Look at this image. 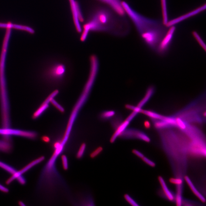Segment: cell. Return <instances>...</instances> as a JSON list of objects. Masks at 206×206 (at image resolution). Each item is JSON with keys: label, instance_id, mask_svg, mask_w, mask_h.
Masks as SVG:
<instances>
[{"label": "cell", "instance_id": "6da1fadb", "mask_svg": "<svg viewBox=\"0 0 206 206\" xmlns=\"http://www.w3.org/2000/svg\"><path fill=\"white\" fill-rule=\"evenodd\" d=\"M124 18L107 6L95 7L84 22L80 40L86 41L91 32L109 33L119 36L126 35L129 28Z\"/></svg>", "mask_w": 206, "mask_h": 206}, {"label": "cell", "instance_id": "7a4b0ae2", "mask_svg": "<svg viewBox=\"0 0 206 206\" xmlns=\"http://www.w3.org/2000/svg\"><path fill=\"white\" fill-rule=\"evenodd\" d=\"M10 36L6 35L2 44L0 57V100L2 119L10 118L9 102L5 77V64L6 56Z\"/></svg>", "mask_w": 206, "mask_h": 206}, {"label": "cell", "instance_id": "3957f363", "mask_svg": "<svg viewBox=\"0 0 206 206\" xmlns=\"http://www.w3.org/2000/svg\"><path fill=\"white\" fill-rule=\"evenodd\" d=\"M122 4L126 14L134 23L140 35L152 28L163 24L161 21L150 19L142 15L125 1H122Z\"/></svg>", "mask_w": 206, "mask_h": 206}, {"label": "cell", "instance_id": "277c9868", "mask_svg": "<svg viewBox=\"0 0 206 206\" xmlns=\"http://www.w3.org/2000/svg\"><path fill=\"white\" fill-rule=\"evenodd\" d=\"M167 27L164 24L154 27L140 34L144 43L150 49L156 50V48L166 34Z\"/></svg>", "mask_w": 206, "mask_h": 206}, {"label": "cell", "instance_id": "5b68a950", "mask_svg": "<svg viewBox=\"0 0 206 206\" xmlns=\"http://www.w3.org/2000/svg\"><path fill=\"white\" fill-rule=\"evenodd\" d=\"M72 13L74 25L78 33L81 34L82 31L81 23L85 21L81 6L77 0H69Z\"/></svg>", "mask_w": 206, "mask_h": 206}, {"label": "cell", "instance_id": "8992f818", "mask_svg": "<svg viewBox=\"0 0 206 206\" xmlns=\"http://www.w3.org/2000/svg\"><path fill=\"white\" fill-rule=\"evenodd\" d=\"M166 34L159 43L156 51L160 55H163L168 50L174 38L176 27L173 26L169 27Z\"/></svg>", "mask_w": 206, "mask_h": 206}, {"label": "cell", "instance_id": "52a82bcc", "mask_svg": "<svg viewBox=\"0 0 206 206\" xmlns=\"http://www.w3.org/2000/svg\"><path fill=\"white\" fill-rule=\"evenodd\" d=\"M45 159L44 156H41L37 159L34 161H32L28 165H27L25 167L23 168L20 171H17L15 174L12 175V176L7 180V184H9L15 179L18 180V182L20 184L23 185L25 184L26 183V180L24 177L23 176V175L24 174L25 172H27L30 169H31L34 166H36L38 164L42 162Z\"/></svg>", "mask_w": 206, "mask_h": 206}, {"label": "cell", "instance_id": "ba28073f", "mask_svg": "<svg viewBox=\"0 0 206 206\" xmlns=\"http://www.w3.org/2000/svg\"><path fill=\"white\" fill-rule=\"evenodd\" d=\"M206 8V3H205V4L202 5L193 10L191 11L186 14L179 16V17L175 18L174 19L171 20H169L166 24V26L168 28L170 27L175 26L186 19H188L193 16L197 15L201 12H203V11L205 10Z\"/></svg>", "mask_w": 206, "mask_h": 206}, {"label": "cell", "instance_id": "9c48e42d", "mask_svg": "<svg viewBox=\"0 0 206 206\" xmlns=\"http://www.w3.org/2000/svg\"><path fill=\"white\" fill-rule=\"evenodd\" d=\"M66 72V68L64 64H56L52 66L48 70V75L52 79H62Z\"/></svg>", "mask_w": 206, "mask_h": 206}, {"label": "cell", "instance_id": "30bf717a", "mask_svg": "<svg viewBox=\"0 0 206 206\" xmlns=\"http://www.w3.org/2000/svg\"><path fill=\"white\" fill-rule=\"evenodd\" d=\"M114 11L118 15L125 17L126 13L121 0H98Z\"/></svg>", "mask_w": 206, "mask_h": 206}, {"label": "cell", "instance_id": "8fae6325", "mask_svg": "<svg viewBox=\"0 0 206 206\" xmlns=\"http://www.w3.org/2000/svg\"><path fill=\"white\" fill-rule=\"evenodd\" d=\"M0 28H6V29H14L24 31L31 34H34L35 32L34 29L30 27L21 24H13L11 23H0Z\"/></svg>", "mask_w": 206, "mask_h": 206}, {"label": "cell", "instance_id": "7c38bea8", "mask_svg": "<svg viewBox=\"0 0 206 206\" xmlns=\"http://www.w3.org/2000/svg\"><path fill=\"white\" fill-rule=\"evenodd\" d=\"M58 92L57 91H54L53 93L51 94L50 96H48L47 98L43 103L41 106L39 107L37 110L36 111L33 115V118L34 119H36L38 117L40 116L41 115L45 110L49 107V102H51L52 100L54 98V97L56 95H57Z\"/></svg>", "mask_w": 206, "mask_h": 206}, {"label": "cell", "instance_id": "4fadbf2b", "mask_svg": "<svg viewBox=\"0 0 206 206\" xmlns=\"http://www.w3.org/2000/svg\"><path fill=\"white\" fill-rule=\"evenodd\" d=\"M130 121H129L128 119H126L125 121L122 123L120 125L118 126L115 130V132L112 135V137L110 139L111 142L113 143L117 139L118 136H120L121 134L123 133V132L126 129L127 127L129 125Z\"/></svg>", "mask_w": 206, "mask_h": 206}, {"label": "cell", "instance_id": "5bb4252c", "mask_svg": "<svg viewBox=\"0 0 206 206\" xmlns=\"http://www.w3.org/2000/svg\"><path fill=\"white\" fill-rule=\"evenodd\" d=\"M161 11H162V22L166 26L168 22V13L167 1L166 0H161Z\"/></svg>", "mask_w": 206, "mask_h": 206}, {"label": "cell", "instance_id": "9a60e30c", "mask_svg": "<svg viewBox=\"0 0 206 206\" xmlns=\"http://www.w3.org/2000/svg\"><path fill=\"white\" fill-rule=\"evenodd\" d=\"M185 179L186 182L188 184L189 186L190 187L191 189L192 190L193 193L196 195V196H197V197H198L199 199H200L201 201H202V202H205V198L204 197H203V196L198 192V191L196 189L195 186L193 184L192 181L190 179L189 177L188 176H186L185 177Z\"/></svg>", "mask_w": 206, "mask_h": 206}, {"label": "cell", "instance_id": "2e32d148", "mask_svg": "<svg viewBox=\"0 0 206 206\" xmlns=\"http://www.w3.org/2000/svg\"><path fill=\"white\" fill-rule=\"evenodd\" d=\"M159 180L160 181L161 186H162L164 193H165L167 198L170 201H173L174 200V197L171 191L168 189L167 185H166L165 181L161 177H159Z\"/></svg>", "mask_w": 206, "mask_h": 206}, {"label": "cell", "instance_id": "e0dca14e", "mask_svg": "<svg viewBox=\"0 0 206 206\" xmlns=\"http://www.w3.org/2000/svg\"><path fill=\"white\" fill-rule=\"evenodd\" d=\"M0 168L6 170L12 175L15 174L17 171V170L12 166L1 161H0Z\"/></svg>", "mask_w": 206, "mask_h": 206}, {"label": "cell", "instance_id": "ac0fdd59", "mask_svg": "<svg viewBox=\"0 0 206 206\" xmlns=\"http://www.w3.org/2000/svg\"><path fill=\"white\" fill-rule=\"evenodd\" d=\"M192 34L195 39L197 41V42L200 45L201 47L204 49L205 51H206V47L205 44V43L203 41V39H202L199 34L197 31H194L192 32Z\"/></svg>", "mask_w": 206, "mask_h": 206}, {"label": "cell", "instance_id": "d6986e66", "mask_svg": "<svg viewBox=\"0 0 206 206\" xmlns=\"http://www.w3.org/2000/svg\"><path fill=\"white\" fill-rule=\"evenodd\" d=\"M115 114V112L114 111H105L101 113L100 117L102 120H107L114 116Z\"/></svg>", "mask_w": 206, "mask_h": 206}, {"label": "cell", "instance_id": "ffe728a7", "mask_svg": "<svg viewBox=\"0 0 206 206\" xmlns=\"http://www.w3.org/2000/svg\"><path fill=\"white\" fill-rule=\"evenodd\" d=\"M11 145L8 140H0V150L8 151L10 150Z\"/></svg>", "mask_w": 206, "mask_h": 206}, {"label": "cell", "instance_id": "44dd1931", "mask_svg": "<svg viewBox=\"0 0 206 206\" xmlns=\"http://www.w3.org/2000/svg\"><path fill=\"white\" fill-rule=\"evenodd\" d=\"M177 193L176 197V202L177 206H181L182 203V196H181V185H178Z\"/></svg>", "mask_w": 206, "mask_h": 206}, {"label": "cell", "instance_id": "7402d4cb", "mask_svg": "<svg viewBox=\"0 0 206 206\" xmlns=\"http://www.w3.org/2000/svg\"><path fill=\"white\" fill-rule=\"evenodd\" d=\"M135 135L138 139H141V140L147 142H149L150 141V138L144 133L139 132L135 133Z\"/></svg>", "mask_w": 206, "mask_h": 206}, {"label": "cell", "instance_id": "603a6c76", "mask_svg": "<svg viewBox=\"0 0 206 206\" xmlns=\"http://www.w3.org/2000/svg\"><path fill=\"white\" fill-rule=\"evenodd\" d=\"M86 148V144L85 143L81 144V146L77 154H76V157L78 159H81L83 156L84 154V153L85 149Z\"/></svg>", "mask_w": 206, "mask_h": 206}, {"label": "cell", "instance_id": "cb8c5ba5", "mask_svg": "<svg viewBox=\"0 0 206 206\" xmlns=\"http://www.w3.org/2000/svg\"><path fill=\"white\" fill-rule=\"evenodd\" d=\"M102 150H103V148L101 147H100L97 148L95 150H94V151L91 153V154H90V156L92 158H94L96 156H98L102 152Z\"/></svg>", "mask_w": 206, "mask_h": 206}, {"label": "cell", "instance_id": "d4e9b609", "mask_svg": "<svg viewBox=\"0 0 206 206\" xmlns=\"http://www.w3.org/2000/svg\"><path fill=\"white\" fill-rule=\"evenodd\" d=\"M124 198H125V199L126 200L127 202L129 203H130L131 205L134 206H139V205L130 196L126 194L124 196Z\"/></svg>", "mask_w": 206, "mask_h": 206}, {"label": "cell", "instance_id": "484cf974", "mask_svg": "<svg viewBox=\"0 0 206 206\" xmlns=\"http://www.w3.org/2000/svg\"><path fill=\"white\" fill-rule=\"evenodd\" d=\"M61 160H62L63 166V168L65 170H67L68 169V159L66 155H63L61 156Z\"/></svg>", "mask_w": 206, "mask_h": 206}, {"label": "cell", "instance_id": "4316f807", "mask_svg": "<svg viewBox=\"0 0 206 206\" xmlns=\"http://www.w3.org/2000/svg\"><path fill=\"white\" fill-rule=\"evenodd\" d=\"M170 181L172 183L177 185H182V180L181 179H171Z\"/></svg>", "mask_w": 206, "mask_h": 206}, {"label": "cell", "instance_id": "83f0119b", "mask_svg": "<svg viewBox=\"0 0 206 206\" xmlns=\"http://www.w3.org/2000/svg\"><path fill=\"white\" fill-rule=\"evenodd\" d=\"M142 159H143V161H144V162L146 163H147L148 165H150V166H152V167H154V166H155V163H154V162H153L152 161L150 160H149V159H147V158L144 157V156Z\"/></svg>", "mask_w": 206, "mask_h": 206}, {"label": "cell", "instance_id": "f1b7e54d", "mask_svg": "<svg viewBox=\"0 0 206 206\" xmlns=\"http://www.w3.org/2000/svg\"><path fill=\"white\" fill-rule=\"evenodd\" d=\"M51 102L53 105H54L55 107H57L58 109H59L60 111H61V112H62V111H64L63 108L61 106H60L58 103H57V102L53 99V98Z\"/></svg>", "mask_w": 206, "mask_h": 206}, {"label": "cell", "instance_id": "f546056e", "mask_svg": "<svg viewBox=\"0 0 206 206\" xmlns=\"http://www.w3.org/2000/svg\"><path fill=\"white\" fill-rule=\"evenodd\" d=\"M133 153L135 154V155H137L138 156H139V157L140 158L142 159L144 156V155H143V154H142L141 153H140V152L138 151L137 150H133Z\"/></svg>", "mask_w": 206, "mask_h": 206}, {"label": "cell", "instance_id": "4dcf8cb0", "mask_svg": "<svg viewBox=\"0 0 206 206\" xmlns=\"http://www.w3.org/2000/svg\"><path fill=\"white\" fill-rule=\"evenodd\" d=\"M0 191L4 192H8L9 191L7 187H4L1 184H0Z\"/></svg>", "mask_w": 206, "mask_h": 206}, {"label": "cell", "instance_id": "1f68e13d", "mask_svg": "<svg viewBox=\"0 0 206 206\" xmlns=\"http://www.w3.org/2000/svg\"><path fill=\"white\" fill-rule=\"evenodd\" d=\"M145 126L147 127V128H149V127H150V124H149V123H148V122H146V123H145Z\"/></svg>", "mask_w": 206, "mask_h": 206}]
</instances>
